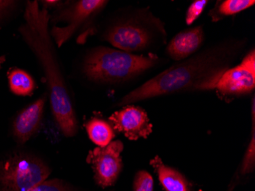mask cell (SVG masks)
<instances>
[{"mask_svg": "<svg viewBox=\"0 0 255 191\" xmlns=\"http://www.w3.org/2000/svg\"><path fill=\"white\" fill-rule=\"evenodd\" d=\"M166 34L161 21L145 10L135 18L115 23L103 33V38L117 49L133 54L164 43Z\"/></svg>", "mask_w": 255, "mask_h": 191, "instance_id": "4", "label": "cell"}, {"mask_svg": "<svg viewBox=\"0 0 255 191\" xmlns=\"http://www.w3.org/2000/svg\"><path fill=\"white\" fill-rule=\"evenodd\" d=\"M47 96L44 95L17 116L13 124V133L18 142H26L41 124Z\"/></svg>", "mask_w": 255, "mask_h": 191, "instance_id": "11", "label": "cell"}, {"mask_svg": "<svg viewBox=\"0 0 255 191\" xmlns=\"http://www.w3.org/2000/svg\"><path fill=\"white\" fill-rule=\"evenodd\" d=\"M50 169L41 161L15 155L0 168V186L3 191H28L45 182Z\"/></svg>", "mask_w": 255, "mask_h": 191, "instance_id": "5", "label": "cell"}, {"mask_svg": "<svg viewBox=\"0 0 255 191\" xmlns=\"http://www.w3.org/2000/svg\"><path fill=\"white\" fill-rule=\"evenodd\" d=\"M159 61L154 53L139 55L101 46L88 53L83 70L91 81L115 83L134 78L155 67Z\"/></svg>", "mask_w": 255, "mask_h": 191, "instance_id": "3", "label": "cell"}, {"mask_svg": "<svg viewBox=\"0 0 255 191\" xmlns=\"http://www.w3.org/2000/svg\"><path fill=\"white\" fill-rule=\"evenodd\" d=\"M255 0H226L218 2L216 6L210 10V16L213 21H218L225 17L239 13L255 5Z\"/></svg>", "mask_w": 255, "mask_h": 191, "instance_id": "14", "label": "cell"}, {"mask_svg": "<svg viewBox=\"0 0 255 191\" xmlns=\"http://www.w3.org/2000/svg\"><path fill=\"white\" fill-rule=\"evenodd\" d=\"M205 40L202 25L177 33L166 47V54L173 61H183L200 51Z\"/></svg>", "mask_w": 255, "mask_h": 191, "instance_id": "10", "label": "cell"}, {"mask_svg": "<svg viewBox=\"0 0 255 191\" xmlns=\"http://www.w3.org/2000/svg\"><path fill=\"white\" fill-rule=\"evenodd\" d=\"M10 90L18 96H28L35 88V83L32 77L21 69H16L8 75Z\"/></svg>", "mask_w": 255, "mask_h": 191, "instance_id": "15", "label": "cell"}, {"mask_svg": "<svg viewBox=\"0 0 255 191\" xmlns=\"http://www.w3.org/2000/svg\"><path fill=\"white\" fill-rule=\"evenodd\" d=\"M13 3L12 1H0V16L6 12L7 10L9 9Z\"/></svg>", "mask_w": 255, "mask_h": 191, "instance_id": "20", "label": "cell"}, {"mask_svg": "<svg viewBox=\"0 0 255 191\" xmlns=\"http://www.w3.org/2000/svg\"><path fill=\"white\" fill-rule=\"evenodd\" d=\"M25 18V24L20 31L42 66L54 119L63 134L66 137H72L77 132V118L48 30V10L41 9L36 1L28 2Z\"/></svg>", "mask_w": 255, "mask_h": 191, "instance_id": "2", "label": "cell"}, {"mask_svg": "<svg viewBox=\"0 0 255 191\" xmlns=\"http://www.w3.org/2000/svg\"><path fill=\"white\" fill-rule=\"evenodd\" d=\"M124 149L121 141L110 142L105 147L90 151L87 163L91 165L97 183L103 188L111 186L117 180L123 169L121 153Z\"/></svg>", "mask_w": 255, "mask_h": 191, "instance_id": "7", "label": "cell"}, {"mask_svg": "<svg viewBox=\"0 0 255 191\" xmlns=\"http://www.w3.org/2000/svg\"><path fill=\"white\" fill-rule=\"evenodd\" d=\"M255 89V48L246 54L237 65L226 70L216 83L215 90L225 100L244 97Z\"/></svg>", "mask_w": 255, "mask_h": 191, "instance_id": "6", "label": "cell"}, {"mask_svg": "<svg viewBox=\"0 0 255 191\" xmlns=\"http://www.w3.org/2000/svg\"><path fill=\"white\" fill-rule=\"evenodd\" d=\"M42 2L43 4L46 5V7L50 6V5H57L61 3L60 1H43Z\"/></svg>", "mask_w": 255, "mask_h": 191, "instance_id": "21", "label": "cell"}, {"mask_svg": "<svg viewBox=\"0 0 255 191\" xmlns=\"http://www.w3.org/2000/svg\"><path fill=\"white\" fill-rule=\"evenodd\" d=\"M28 191H67L60 181H47Z\"/></svg>", "mask_w": 255, "mask_h": 191, "instance_id": "19", "label": "cell"}, {"mask_svg": "<svg viewBox=\"0 0 255 191\" xmlns=\"http://www.w3.org/2000/svg\"><path fill=\"white\" fill-rule=\"evenodd\" d=\"M206 0H196L189 6L186 14V23L187 25H190L199 18L207 4Z\"/></svg>", "mask_w": 255, "mask_h": 191, "instance_id": "18", "label": "cell"}, {"mask_svg": "<svg viewBox=\"0 0 255 191\" xmlns=\"http://www.w3.org/2000/svg\"><path fill=\"white\" fill-rule=\"evenodd\" d=\"M255 100L253 97L252 101V137L249 145V149L245 156L244 162L242 165V172L244 174L249 173L254 170L255 168Z\"/></svg>", "mask_w": 255, "mask_h": 191, "instance_id": "16", "label": "cell"}, {"mask_svg": "<svg viewBox=\"0 0 255 191\" xmlns=\"http://www.w3.org/2000/svg\"><path fill=\"white\" fill-rule=\"evenodd\" d=\"M85 128L90 140L100 147L108 146L115 137L111 124L100 118H92L86 123Z\"/></svg>", "mask_w": 255, "mask_h": 191, "instance_id": "13", "label": "cell"}, {"mask_svg": "<svg viewBox=\"0 0 255 191\" xmlns=\"http://www.w3.org/2000/svg\"><path fill=\"white\" fill-rule=\"evenodd\" d=\"M150 163L166 191H189V184L184 177L175 169L164 165L159 156H156Z\"/></svg>", "mask_w": 255, "mask_h": 191, "instance_id": "12", "label": "cell"}, {"mask_svg": "<svg viewBox=\"0 0 255 191\" xmlns=\"http://www.w3.org/2000/svg\"><path fill=\"white\" fill-rule=\"evenodd\" d=\"M246 44L244 38H233L209 46L131 90L120 105L167 95L215 90L220 77L243 54Z\"/></svg>", "mask_w": 255, "mask_h": 191, "instance_id": "1", "label": "cell"}, {"mask_svg": "<svg viewBox=\"0 0 255 191\" xmlns=\"http://www.w3.org/2000/svg\"><path fill=\"white\" fill-rule=\"evenodd\" d=\"M114 131L123 133L130 140L147 139L152 133V125L147 113L138 106H127L110 117Z\"/></svg>", "mask_w": 255, "mask_h": 191, "instance_id": "9", "label": "cell"}, {"mask_svg": "<svg viewBox=\"0 0 255 191\" xmlns=\"http://www.w3.org/2000/svg\"><path fill=\"white\" fill-rule=\"evenodd\" d=\"M0 67H1V60H0Z\"/></svg>", "mask_w": 255, "mask_h": 191, "instance_id": "22", "label": "cell"}, {"mask_svg": "<svg viewBox=\"0 0 255 191\" xmlns=\"http://www.w3.org/2000/svg\"><path fill=\"white\" fill-rule=\"evenodd\" d=\"M107 2L103 0H80L62 11L60 18L67 23V25L61 28L54 26L51 31V36L57 47H61L68 41L86 21L103 9Z\"/></svg>", "mask_w": 255, "mask_h": 191, "instance_id": "8", "label": "cell"}, {"mask_svg": "<svg viewBox=\"0 0 255 191\" xmlns=\"http://www.w3.org/2000/svg\"><path fill=\"white\" fill-rule=\"evenodd\" d=\"M154 181L148 172L141 171L136 174L134 181V191H153Z\"/></svg>", "mask_w": 255, "mask_h": 191, "instance_id": "17", "label": "cell"}]
</instances>
